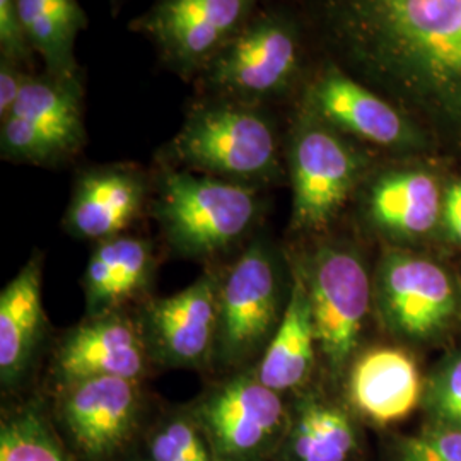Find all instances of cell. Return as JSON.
Segmentation results:
<instances>
[{
	"label": "cell",
	"instance_id": "25",
	"mask_svg": "<svg viewBox=\"0 0 461 461\" xmlns=\"http://www.w3.org/2000/svg\"><path fill=\"white\" fill-rule=\"evenodd\" d=\"M152 461H219L207 436L192 417H171L150 436Z\"/></svg>",
	"mask_w": 461,
	"mask_h": 461
},
{
	"label": "cell",
	"instance_id": "15",
	"mask_svg": "<svg viewBox=\"0 0 461 461\" xmlns=\"http://www.w3.org/2000/svg\"><path fill=\"white\" fill-rule=\"evenodd\" d=\"M366 219L398 238H419L434 230L443 214L438 178L420 167L369 171L359 192Z\"/></svg>",
	"mask_w": 461,
	"mask_h": 461
},
{
	"label": "cell",
	"instance_id": "13",
	"mask_svg": "<svg viewBox=\"0 0 461 461\" xmlns=\"http://www.w3.org/2000/svg\"><path fill=\"white\" fill-rule=\"evenodd\" d=\"M140 396L135 379L89 378L66 384L60 415L86 456H112L131 438Z\"/></svg>",
	"mask_w": 461,
	"mask_h": 461
},
{
	"label": "cell",
	"instance_id": "20",
	"mask_svg": "<svg viewBox=\"0 0 461 461\" xmlns=\"http://www.w3.org/2000/svg\"><path fill=\"white\" fill-rule=\"evenodd\" d=\"M43 327L41 270L32 260L0 294V379L13 386L33 357Z\"/></svg>",
	"mask_w": 461,
	"mask_h": 461
},
{
	"label": "cell",
	"instance_id": "28",
	"mask_svg": "<svg viewBox=\"0 0 461 461\" xmlns=\"http://www.w3.org/2000/svg\"><path fill=\"white\" fill-rule=\"evenodd\" d=\"M34 55L16 0H0V57L34 70Z\"/></svg>",
	"mask_w": 461,
	"mask_h": 461
},
{
	"label": "cell",
	"instance_id": "9",
	"mask_svg": "<svg viewBox=\"0 0 461 461\" xmlns=\"http://www.w3.org/2000/svg\"><path fill=\"white\" fill-rule=\"evenodd\" d=\"M215 359L238 367L253 361L270 344L285 306L274 257L255 243L234 262L217 284Z\"/></svg>",
	"mask_w": 461,
	"mask_h": 461
},
{
	"label": "cell",
	"instance_id": "10",
	"mask_svg": "<svg viewBox=\"0 0 461 461\" xmlns=\"http://www.w3.org/2000/svg\"><path fill=\"white\" fill-rule=\"evenodd\" d=\"M192 415L219 461H262L287 428L280 393L265 386L255 373L215 386Z\"/></svg>",
	"mask_w": 461,
	"mask_h": 461
},
{
	"label": "cell",
	"instance_id": "26",
	"mask_svg": "<svg viewBox=\"0 0 461 461\" xmlns=\"http://www.w3.org/2000/svg\"><path fill=\"white\" fill-rule=\"evenodd\" d=\"M428 409L441 428L461 429V356L446 363L429 381Z\"/></svg>",
	"mask_w": 461,
	"mask_h": 461
},
{
	"label": "cell",
	"instance_id": "6",
	"mask_svg": "<svg viewBox=\"0 0 461 461\" xmlns=\"http://www.w3.org/2000/svg\"><path fill=\"white\" fill-rule=\"evenodd\" d=\"M84 77L60 79L33 72L13 112L0 120V152L7 161L53 166L86 142Z\"/></svg>",
	"mask_w": 461,
	"mask_h": 461
},
{
	"label": "cell",
	"instance_id": "1",
	"mask_svg": "<svg viewBox=\"0 0 461 461\" xmlns=\"http://www.w3.org/2000/svg\"><path fill=\"white\" fill-rule=\"evenodd\" d=\"M316 57L461 149V0H291Z\"/></svg>",
	"mask_w": 461,
	"mask_h": 461
},
{
	"label": "cell",
	"instance_id": "17",
	"mask_svg": "<svg viewBox=\"0 0 461 461\" xmlns=\"http://www.w3.org/2000/svg\"><path fill=\"white\" fill-rule=\"evenodd\" d=\"M146 176L133 166H103L77 178L66 214L67 230L84 240H110L139 215Z\"/></svg>",
	"mask_w": 461,
	"mask_h": 461
},
{
	"label": "cell",
	"instance_id": "12",
	"mask_svg": "<svg viewBox=\"0 0 461 461\" xmlns=\"http://www.w3.org/2000/svg\"><path fill=\"white\" fill-rule=\"evenodd\" d=\"M376 303L386 327L403 339L424 340L455 320L458 297L443 267L403 251H388L376 277Z\"/></svg>",
	"mask_w": 461,
	"mask_h": 461
},
{
	"label": "cell",
	"instance_id": "19",
	"mask_svg": "<svg viewBox=\"0 0 461 461\" xmlns=\"http://www.w3.org/2000/svg\"><path fill=\"white\" fill-rule=\"evenodd\" d=\"M316 347L308 285L304 272L296 268L279 329L253 373L277 393L294 390L312 375Z\"/></svg>",
	"mask_w": 461,
	"mask_h": 461
},
{
	"label": "cell",
	"instance_id": "23",
	"mask_svg": "<svg viewBox=\"0 0 461 461\" xmlns=\"http://www.w3.org/2000/svg\"><path fill=\"white\" fill-rule=\"evenodd\" d=\"M0 461H72L33 407L11 415L0 430Z\"/></svg>",
	"mask_w": 461,
	"mask_h": 461
},
{
	"label": "cell",
	"instance_id": "24",
	"mask_svg": "<svg viewBox=\"0 0 461 461\" xmlns=\"http://www.w3.org/2000/svg\"><path fill=\"white\" fill-rule=\"evenodd\" d=\"M99 248L112 267L108 297V306H112L132 296L144 285L150 267V249L146 241L123 236L104 240Z\"/></svg>",
	"mask_w": 461,
	"mask_h": 461
},
{
	"label": "cell",
	"instance_id": "30",
	"mask_svg": "<svg viewBox=\"0 0 461 461\" xmlns=\"http://www.w3.org/2000/svg\"><path fill=\"white\" fill-rule=\"evenodd\" d=\"M441 219L451 238L461 243V180L446 188Z\"/></svg>",
	"mask_w": 461,
	"mask_h": 461
},
{
	"label": "cell",
	"instance_id": "7",
	"mask_svg": "<svg viewBox=\"0 0 461 461\" xmlns=\"http://www.w3.org/2000/svg\"><path fill=\"white\" fill-rule=\"evenodd\" d=\"M262 2L154 0L133 19L131 30L148 38L165 68L185 83H195Z\"/></svg>",
	"mask_w": 461,
	"mask_h": 461
},
{
	"label": "cell",
	"instance_id": "27",
	"mask_svg": "<svg viewBox=\"0 0 461 461\" xmlns=\"http://www.w3.org/2000/svg\"><path fill=\"white\" fill-rule=\"evenodd\" d=\"M403 461H461V429L426 430L402 446Z\"/></svg>",
	"mask_w": 461,
	"mask_h": 461
},
{
	"label": "cell",
	"instance_id": "4",
	"mask_svg": "<svg viewBox=\"0 0 461 461\" xmlns=\"http://www.w3.org/2000/svg\"><path fill=\"white\" fill-rule=\"evenodd\" d=\"M285 166L293 188L291 226L320 230L342 212L371 171V154L303 103L291 106Z\"/></svg>",
	"mask_w": 461,
	"mask_h": 461
},
{
	"label": "cell",
	"instance_id": "21",
	"mask_svg": "<svg viewBox=\"0 0 461 461\" xmlns=\"http://www.w3.org/2000/svg\"><path fill=\"white\" fill-rule=\"evenodd\" d=\"M23 26L43 70L60 79L83 76L76 57L77 38L87 30L79 0H16Z\"/></svg>",
	"mask_w": 461,
	"mask_h": 461
},
{
	"label": "cell",
	"instance_id": "22",
	"mask_svg": "<svg viewBox=\"0 0 461 461\" xmlns=\"http://www.w3.org/2000/svg\"><path fill=\"white\" fill-rule=\"evenodd\" d=\"M356 445V429L344 411L314 398L299 405L289 438L294 461H348Z\"/></svg>",
	"mask_w": 461,
	"mask_h": 461
},
{
	"label": "cell",
	"instance_id": "3",
	"mask_svg": "<svg viewBox=\"0 0 461 461\" xmlns=\"http://www.w3.org/2000/svg\"><path fill=\"white\" fill-rule=\"evenodd\" d=\"M282 150L274 108L197 95L161 158L165 166L262 190L284 175Z\"/></svg>",
	"mask_w": 461,
	"mask_h": 461
},
{
	"label": "cell",
	"instance_id": "31",
	"mask_svg": "<svg viewBox=\"0 0 461 461\" xmlns=\"http://www.w3.org/2000/svg\"><path fill=\"white\" fill-rule=\"evenodd\" d=\"M125 2H127V0H110V5H112L113 14H118V11L122 9V5H123Z\"/></svg>",
	"mask_w": 461,
	"mask_h": 461
},
{
	"label": "cell",
	"instance_id": "18",
	"mask_svg": "<svg viewBox=\"0 0 461 461\" xmlns=\"http://www.w3.org/2000/svg\"><path fill=\"white\" fill-rule=\"evenodd\" d=\"M348 388L357 411L378 424L407 417L422 392L412 357L398 348L366 352L352 367Z\"/></svg>",
	"mask_w": 461,
	"mask_h": 461
},
{
	"label": "cell",
	"instance_id": "29",
	"mask_svg": "<svg viewBox=\"0 0 461 461\" xmlns=\"http://www.w3.org/2000/svg\"><path fill=\"white\" fill-rule=\"evenodd\" d=\"M33 72L36 70H30L14 60L0 57V120L7 118L13 112Z\"/></svg>",
	"mask_w": 461,
	"mask_h": 461
},
{
	"label": "cell",
	"instance_id": "2",
	"mask_svg": "<svg viewBox=\"0 0 461 461\" xmlns=\"http://www.w3.org/2000/svg\"><path fill=\"white\" fill-rule=\"evenodd\" d=\"M308 28L291 0H265L200 74L197 95L293 106L313 68Z\"/></svg>",
	"mask_w": 461,
	"mask_h": 461
},
{
	"label": "cell",
	"instance_id": "5",
	"mask_svg": "<svg viewBox=\"0 0 461 461\" xmlns=\"http://www.w3.org/2000/svg\"><path fill=\"white\" fill-rule=\"evenodd\" d=\"M158 180L154 215L167 241L188 257L224 251L255 226L264 209L255 186L173 166H165Z\"/></svg>",
	"mask_w": 461,
	"mask_h": 461
},
{
	"label": "cell",
	"instance_id": "8",
	"mask_svg": "<svg viewBox=\"0 0 461 461\" xmlns=\"http://www.w3.org/2000/svg\"><path fill=\"white\" fill-rule=\"evenodd\" d=\"M297 101L361 146L400 154L432 146L412 118L329 59L316 57Z\"/></svg>",
	"mask_w": 461,
	"mask_h": 461
},
{
	"label": "cell",
	"instance_id": "16",
	"mask_svg": "<svg viewBox=\"0 0 461 461\" xmlns=\"http://www.w3.org/2000/svg\"><path fill=\"white\" fill-rule=\"evenodd\" d=\"M148 350L132 323L99 316L74 330L57 350L55 373L66 384L89 378H140Z\"/></svg>",
	"mask_w": 461,
	"mask_h": 461
},
{
	"label": "cell",
	"instance_id": "14",
	"mask_svg": "<svg viewBox=\"0 0 461 461\" xmlns=\"http://www.w3.org/2000/svg\"><path fill=\"white\" fill-rule=\"evenodd\" d=\"M217 284L202 277L175 296L156 301L148 313L149 344L167 366L202 367L215 357Z\"/></svg>",
	"mask_w": 461,
	"mask_h": 461
},
{
	"label": "cell",
	"instance_id": "11",
	"mask_svg": "<svg viewBox=\"0 0 461 461\" xmlns=\"http://www.w3.org/2000/svg\"><path fill=\"white\" fill-rule=\"evenodd\" d=\"M304 279L316 344L331 373L339 375L359 342L371 304V280L359 255L340 247L320 249Z\"/></svg>",
	"mask_w": 461,
	"mask_h": 461
}]
</instances>
